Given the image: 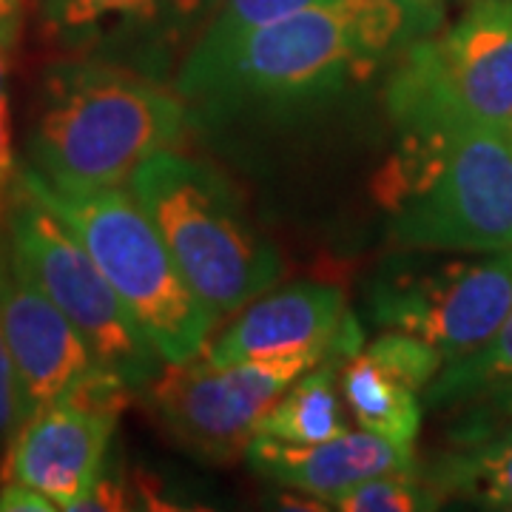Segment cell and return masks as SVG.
I'll return each mask as SVG.
<instances>
[{
  "label": "cell",
  "instance_id": "ba28073f",
  "mask_svg": "<svg viewBox=\"0 0 512 512\" xmlns=\"http://www.w3.org/2000/svg\"><path fill=\"white\" fill-rule=\"evenodd\" d=\"M6 237L20 268L77 328L97 365L117 373L134 393L163 373V353L131 316L92 254L20 180L6 211Z\"/></svg>",
  "mask_w": 512,
  "mask_h": 512
},
{
  "label": "cell",
  "instance_id": "4316f807",
  "mask_svg": "<svg viewBox=\"0 0 512 512\" xmlns=\"http://www.w3.org/2000/svg\"><path fill=\"white\" fill-rule=\"evenodd\" d=\"M510 140H512V126H510Z\"/></svg>",
  "mask_w": 512,
  "mask_h": 512
},
{
  "label": "cell",
  "instance_id": "8992f818",
  "mask_svg": "<svg viewBox=\"0 0 512 512\" xmlns=\"http://www.w3.org/2000/svg\"><path fill=\"white\" fill-rule=\"evenodd\" d=\"M384 106L399 131L512 126V0H476L393 60Z\"/></svg>",
  "mask_w": 512,
  "mask_h": 512
},
{
  "label": "cell",
  "instance_id": "7402d4cb",
  "mask_svg": "<svg viewBox=\"0 0 512 512\" xmlns=\"http://www.w3.org/2000/svg\"><path fill=\"white\" fill-rule=\"evenodd\" d=\"M15 40L0 37V228L6 225V211L18 183V163L12 148V111H9V55Z\"/></svg>",
  "mask_w": 512,
  "mask_h": 512
},
{
  "label": "cell",
  "instance_id": "30bf717a",
  "mask_svg": "<svg viewBox=\"0 0 512 512\" xmlns=\"http://www.w3.org/2000/svg\"><path fill=\"white\" fill-rule=\"evenodd\" d=\"M131 393L117 373L97 367L66 399L35 410L9 450L0 484H29L57 510H74L106 470L111 436Z\"/></svg>",
  "mask_w": 512,
  "mask_h": 512
},
{
  "label": "cell",
  "instance_id": "7a4b0ae2",
  "mask_svg": "<svg viewBox=\"0 0 512 512\" xmlns=\"http://www.w3.org/2000/svg\"><path fill=\"white\" fill-rule=\"evenodd\" d=\"M188 106L160 77L80 55L49 66L29 131V160L57 188H117L154 154L180 146Z\"/></svg>",
  "mask_w": 512,
  "mask_h": 512
},
{
  "label": "cell",
  "instance_id": "d4e9b609",
  "mask_svg": "<svg viewBox=\"0 0 512 512\" xmlns=\"http://www.w3.org/2000/svg\"><path fill=\"white\" fill-rule=\"evenodd\" d=\"M20 26V0H0V37L15 40Z\"/></svg>",
  "mask_w": 512,
  "mask_h": 512
},
{
  "label": "cell",
  "instance_id": "52a82bcc",
  "mask_svg": "<svg viewBox=\"0 0 512 512\" xmlns=\"http://www.w3.org/2000/svg\"><path fill=\"white\" fill-rule=\"evenodd\" d=\"M376 325L436 348L444 362L481 348L512 308V251L396 248L367 285Z\"/></svg>",
  "mask_w": 512,
  "mask_h": 512
},
{
  "label": "cell",
  "instance_id": "7c38bea8",
  "mask_svg": "<svg viewBox=\"0 0 512 512\" xmlns=\"http://www.w3.org/2000/svg\"><path fill=\"white\" fill-rule=\"evenodd\" d=\"M0 330L18 367L26 419L66 399L100 367L77 328L18 265L6 225L0 228Z\"/></svg>",
  "mask_w": 512,
  "mask_h": 512
},
{
  "label": "cell",
  "instance_id": "ffe728a7",
  "mask_svg": "<svg viewBox=\"0 0 512 512\" xmlns=\"http://www.w3.org/2000/svg\"><path fill=\"white\" fill-rule=\"evenodd\" d=\"M441 498L436 487L421 476L410 473H384L350 487L330 501V510L342 512H419L439 510Z\"/></svg>",
  "mask_w": 512,
  "mask_h": 512
},
{
  "label": "cell",
  "instance_id": "9c48e42d",
  "mask_svg": "<svg viewBox=\"0 0 512 512\" xmlns=\"http://www.w3.org/2000/svg\"><path fill=\"white\" fill-rule=\"evenodd\" d=\"M328 362L319 350L268 359L214 362L200 350L185 362H165L148 384V402L171 439L205 461H231L248 450L256 421L305 370Z\"/></svg>",
  "mask_w": 512,
  "mask_h": 512
},
{
  "label": "cell",
  "instance_id": "484cf974",
  "mask_svg": "<svg viewBox=\"0 0 512 512\" xmlns=\"http://www.w3.org/2000/svg\"><path fill=\"white\" fill-rule=\"evenodd\" d=\"M404 3H416V6H439V9H444V3H447V0H404Z\"/></svg>",
  "mask_w": 512,
  "mask_h": 512
},
{
  "label": "cell",
  "instance_id": "2e32d148",
  "mask_svg": "<svg viewBox=\"0 0 512 512\" xmlns=\"http://www.w3.org/2000/svg\"><path fill=\"white\" fill-rule=\"evenodd\" d=\"M436 493L481 510L512 512V424L450 427L447 447L421 473Z\"/></svg>",
  "mask_w": 512,
  "mask_h": 512
},
{
  "label": "cell",
  "instance_id": "ac0fdd59",
  "mask_svg": "<svg viewBox=\"0 0 512 512\" xmlns=\"http://www.w3.org/2000/svg\"><path fill=\"white\" fill-rule=\"evenodd\" d=\"M512 379V308L493 336L458 359L444 362L439 376L424 393V407L453 410L478 393H487Z\"/></svg>",
  "mask_w": 512,
  "mask_h": 512
},
{
  "label": "cell",
  "instance_id": "4fadbf2b",
  "mask_svg": "<svg viewBox=\"0 0 512 512\" xmlns=\"http://www.w3.org/2000/svg\"><path fill=\"white\" fill-rule=\"evenodd\" d=\"M365 345V330L348 296L319 282H299L271 296H256L220 336L205 345L214 362L268 359L299 350H319L342 365Z\"/></svg>",
  "mask_w": 512,
  "mask_h": 512
},
{
  "label": "cell",
  "instance_id": "603a6c76",
  "mask_svg": "<svg viewBox=\"0 0 512 512\" xmlns=\"http://www.w3.org/2000/svg\"><path fill=\"white\" fill-rule=\"evenodd\" d=\"M458 410V421L453 427H493V424H512V379L498 384L487 393H478L473 399L453 407Z\"/></svg>",
  "mask_w": 512,
  "mask_h": 512
},
{
  "label": "cell",
  "instance_id": "5bb4252c",
  "mask_svg": "<svg viewBox=\"0 0 512 512\" xmlns=\"http://www.w3.org/2000/svg\"><path fill=\"white\" fill-rule=\"evenodd\" d=\"M441 367L444 356L436 348L402 330H384L342 362L339 384L362 430L413 450L421 430L424 393Z\"/></svg>",
  "mask_w": 512,
  "mask_h": 512
},
{
  "label": "cell",
  "instance_id": "8fae6325",
  "mask_svg": "<svg viewBox=\"0 0 512 512\" xmlns=\"http://www.w3.org/2000/svg\"><path fill=\"white\" fill-rule=\"evenodd\" d=\"M220 0H40L49 35L163 80L177 49Z\"/></svg>",
  "mask_w": 512,
  "mask_h": 512
},
{
  "label": "cell",
  "instance_id": "d6986e66",
  "mask_svg": "<svg viewBox=\"0 0 512 512\" xmlns=\"http://www.w3.org/2000/svg\"><path fill=\"white\" fill-rule=\"evenodd\" d=\"M316 3H325V0H220L214 15L208 18V26L185 52L180 69L205 66L256 29L271 26L276 20L288 18L293 12H302Z\"/></svg>",
  "mask_w": 512,
  "mask_h": 512
},
{
  "label": "cell",
  "instance_id": "e0dca14e",
  "mask_svg": "<svg viewBox=\"0 0 512 512\" xmlns=\"http://www.w3.org/2000/svg\"><path fill=\"white\" fill-rule=\"evenodd\" d=\"M336 376V362H322L305 370L256 421L254 436L288 444H316L348 433L345 396Z\"/></svg>",
  "mask_w": 512,
  "mask_h": 512
},
{
  "label": "cell",
  "instance_id": "cb8c5ba5",
  "mask_svg": "<svg viewBox=\"0 0 512 512\" xmlns=\"http://www.w3.org/2000/svg\"><path fill=\"white\" fill-rule=\"evenodd\" d=\"M55 501H49L35 487L20 481H3L0 484V512H55Z\"/></svg>",
  "mask_w": 512,
  "mask_h": 512
},
{
  "label": "cell",
  "instance_id": "9a60e30c",
  "mask_svg": "<svg viewBox=\"0 0 512 512\" xmlns=\"http://www.w3.org/2000/svg\"><path fill=\"white\" fill-rule=\"evenodd\" d=\"M245 458L259 476L316 498L328 510L336 495L367 478L416 470L413 450H404L370 430H348L336 439L316 444H288L268 436H254Z\"/></svg>",
  "mask_w": 512,
  "mask_h": 512
},
{
  "label": "cell",
  "instance_id": "6da1fadb",
  "mask_svg": "<svg viewBox=\"0 0 512 512\" xmlns=\"http://www.w3.org/2000/svg\"><path fill=\"white\" fill-rule=\"evenodd\" d=\"M439 26V6L325 0L256 29L205 66L180 69L174 89L205 126L296 114L365 83Z\"/></svg>",
  "mask_w": 512,
  "mask_h": 512
},
{
  "label": "cell",
  "instance_id": "44dd1931",
  "mask_svg": "<svg viewBox=\"0 0 512 512\" xmlns=\"http://www.w3.org/2000/svg\"><path fill=\"white\" fill-rule=\"evenodd\" d=\"M23 421H26V399H23L18 367H15V359H12L9 345L3 339V330H0V478H3L6 458L18 439Z\"/></svg>",
  "mask_w": 512,
  "mask_h": 512
},
{
  "label": "cell",
  "instance_id": "5b68a950",
  "mask_svg": "<svg viewBox=\"0 0 512 512\" xmlns=\"http://www.w3.org/2000/svg\"><path fill=\"white\" fill-rule=\"evenodd\" d=\"M18 180L83 242L165 362H185L208 345L217 319L191 291L157 225L131 191L120 185L57 188L32 165L20 168Z\"/></svg>",
  "mask_w": 512,
  "mask_h": 512
},
{
  "label": "cell",
  "instance_id": "3957f363",
  "mask_svg": "<svg viewBox=\"0 0 512 512\" xmlns=\"http://www.w3.org/2000/svg\"><path fill=\"white\" fill-rule=\"evenodd\" d=\"M376 191L396 248L512 251L510 128L399 131Z\"/></svg>",
  "mask_w": 512,
  "mask_h": 512
},
{
  "label": "cell",
  "instance_id": "277c9868",
  "mask_svg": "<svg viewBox=\"0 0 512 512\" xmlns=\"http://www.w3.org/2000/svg\"><path fill=\"white\" fill-rule=\"evenodd\" d=\"M128 185L217 322L282 279L276 245L256 231L237 191L214 165L168 148L140 165Z\"/></svg>",
  "mask_w": 512,
  "mask_h": 512
}]
</instances>
